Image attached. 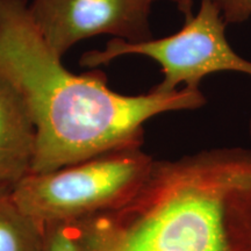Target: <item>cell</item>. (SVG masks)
<instances>
[{
  "label": "cell",
  "instance_id": "1",
  "mask_svg": "<svg viewBox=\"0 0 251 251\" xmlns=\"http://www.w3.org/2000/svg\"><path fill=\"white\" fill-rule=\"evenodd\" d=\"M28 0H0V75L21 94L36 130L31 174L126 147H142L143 125L166 112L202 107L200 89L125 96L100 70L74 74L41 37Z\"/></svg>",
  "mask_w": 251,
  "mask_h": 251
},
{
  "label": "cell",
  "instance_id": "2",
  "mask_svg": "<svg viewBox=\"0 0 251 251\" xmlns=\"http://www.w3.org/2000/svg\"><path fill=\"white\" fill-rule=\"evenodd\" d=\"M78 227L81 251H251V149L153 159L129 199Z\"/></svg>",
  "mask_w": 251,
  "mask_h": 251
},
{
  "label": "cell",
  "instance_id": "3",
  "mask_svg": "<svg viewBox=\"0 0 251 251\" xmlns=\"http://www.w3.org/2000/svg\"><path fill=\"white\" fill-rule=\"evenodd\" d=\"M152 162L141 147L115 149L57 170L28 175L12 196L25 213L45 227L79 221L129 199Z\"/></svg>",
  "mask_w": 251,
  "mask_h": 251
},
{
  "label": "cell",
  "instance_id": "4",
  "mask_svg": "<svg viewBox=\"0 0 251 251\" xmlns=\"http://www.w3.org/2000/svg\"><path fill=\"white\" fill-rule=\"evenodd\" d=\"M226 21L212 0H200L198 13L179 31L162 39L127 42L108 41L103 50H91L80 57L84 67L106 65L115 58L141 55L161 65L163 79L153 90L161 92L184 86L199 89L202 78L221 71H236L251 77V62L234 51L226 37Z\"/></svg>",
  "mask_w": 251,
  "mask_h": 251
},
{
  "label": "cell",
  "instance_id": "5",
  "mask_svg": "<svg viewBox=\"0 0 251 251\" xmlns=\"http://www.w3.org/2000/svg\"><path fill=\"white\" fill-rule=\"evenodd\" d=\"M153 0H33L30 19L49 48L63 57L81 40L100 34L127 42L152 37Z\"/></svg>",
  "mask_w": 251,
  "mask_h": 251
},
{
  "label": "cell",
  "instance_id": "6",
  "mask_svg": "<svg viewBox=\"0 0 251 251\" xmlns=\"http://www.w3.org/2000/svg\"><path fill=\"white\" fill-rule=\"evenodd\" d=\"M36 130L21 94L0 75V193H13L31 174Z\"/></svg>",
  "mask_w": 251,
  "mask_h": 251
},
{
  "label": "cell",
  "instance_id": "7",
  "mask_svg": "<svg viewBox=\"0 0 251 251\" xmlns=\"http://www.w3.org/2000/svg\"><path fill=\"white\" fill-rule=\"evenodd\" d=\"M46 227L0 193V251H42Z\"/></svg>",
  "mask_w": 251,
  "mask_h": 251
},
{
  "label": "cell",
  "instance_id": "8",
  "mask_svg": "<svg viewBox=\"0 0 251 251\" xmlns=\"http://www.w3.org/2000/svg\"><path fill=\"white\" fill-rule=\"evenodd\" d=\"M42 251H81L78 221L47 225Z\"/></svg>",
  "mask_w": 251,
  "mask_h": 251
},
{
  "label": "cell",
  "instance_id": "9",
  "mask_svg": "<svg viewBox=\"0 0 251 251\" xmlns=\"http://www.w3.org/2000/svg\"><path fill=\"white\" fill-rule=\"evenodd\" d=\"M226 24H241L251 17V0H212Z\"/></svg>",
  "mask_w": 251,
  "mask_h": 251
},
{
  "label": "cell",
  "instance_id": "10",
  "mask_svg": "<svg viewBox=\"0 0 251 251\" xmlns=\"http://www.w3.org/2000/svg\"><path fill=\"white\" fill-rule=\"evenodd\" d=\"M192 7H193V0H181L178 9H179L181 13L184 14L185 21L190 20V19L193 17Z\"/></svg>",
  "mask_w": 251,
  "mask_h": 251
},
{
  "label": "cell",
  "instance_id": "11",
  "mask_svg": "<svg viewBox=\"0 0 251 251\" xmlns=\"http://www.w3.org/2000/svg\"><path fill=\"white\" fill-rule=\"evenodd\" d=\"M153 1H156V0H153ZM168 1L174 2V4L177 5V7H179V5H180V2H181V0H168Z\"/></svg>",
  "mask_w": 251,
  "mask_h": 251
},
{
  "label": "cell",
  "instance_id": "12",
  "mask_svg": "<svg viewBox=\"0 0 251 251\" xmlns=\"http://www.w3.org/2000/svg\"><path fill=\"white\" fill-rule=\"evenodd\" d=\"M250 135H251V120H250Z\"/></svg>",
  "mask_w": 251,
  "mask_h": 251
}]
</instances>
